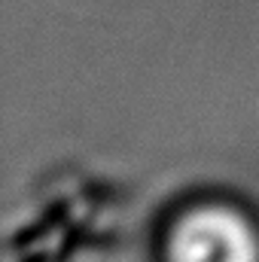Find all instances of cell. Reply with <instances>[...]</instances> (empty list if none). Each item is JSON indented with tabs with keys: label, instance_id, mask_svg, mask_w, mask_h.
<instances>
[{
	"label": "cell",
	"instance_id": "1",
	"mask_svg": "<svg viewBox=\"0 0 259 262\" xmlns=\"http://www.w3.org/2000/svg\"><path fill=\"white\" fill-rule=\"evenodd\" d=\"M162 262H259V226L232 201L189 204L165 232Z\"/></svg>",
	"mask_w": 259,
	"mask_h": 262
}]
</instances>
